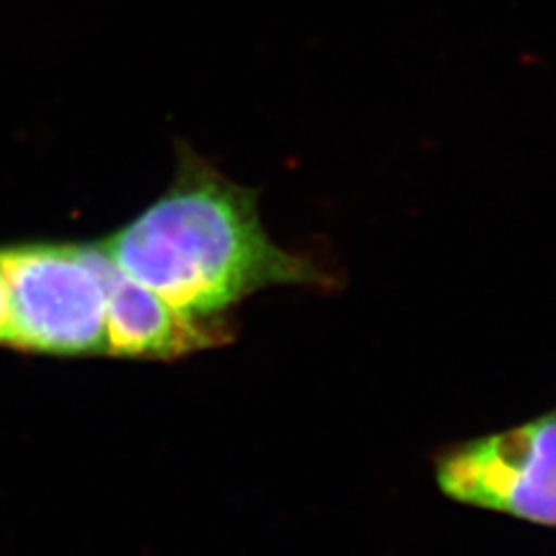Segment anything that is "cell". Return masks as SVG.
I'll return each instance as SVG.
<instances>
[{
  "label": "cell",
  "mask_w": 556,
  "mask_h": 556,
  "mask_svg": "<svg viewBox=\"0 0 556 556\" xmlns=\"http://www.w3.org/2000/svg\"><path fill=\"white\" fill-rule=\"evenodd\" d=\"M101 248L122 273L197 318H220L275 285L332 282L314 262L268 238L256 192L192 153H181L167 192Z\"/></svg>",
  "instance_id": "cell-1"
},
{
  "label": "cell",
  "mask_w": 556,
  "mask_h": 556,
  "mask_svg": "<svg viewBox=\"0 0 556 556\" xmlns=\"http://www.w3.org/2000/svg\"><path fill=\"white\" fill-rule=\"evenodd\" d=\"M103 258L100 243L0 248L11 307L9 349L60 357L108 353Z\"/></svg>",
  "instance_id": "cell-2"
},
{
  "label": "cell",
  "mask_w": 556,
  "mask_h": 556,
  "mask_svg": "<svg viewBox=\"0 0 556 556\" xmlns=\"http://www.w3.org/2000/svg\"><path fill=\"white\" fill-rule=\"evenodd\" d=\"M441 493L456 503L556 528V408L435 456Z\"/></svg>",
  "instance_id": "cell-3"
},
{
  "label": "cell",
  "mask_w": 556,
  "mask_h": 556,
  "mask_svg": "<svg viewBox=\"0 0 556 556\" xmlns=\"http://www.w3.org/2000/svg\"><path fill=\"white\" fill-rule=\"evenodd\" d=\"M103 277L108 291L110 355L176 358L219 346L231 338L223 318H197L181 312L122 273L108 254L103 258Z\"/></svg>",
  "instance_id": "cell-4"
},
{
  "label": "cell",
  "mask_w": 556,
  "mask_h": 556,
  "mask_svg": "<svg viewBox=\"0 0 556 556\" xmlns=\"http://www.w3.org/2000/svg\"><path fill=\"white\" fill-rule=\"evenodd\" d=\"M9 342H11V307H9L7 280L0 266V346H9Z\"/></svg>",
  "instance_id": "cell-5"
}]
</instances>
